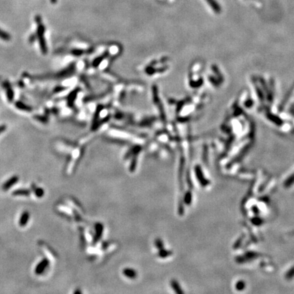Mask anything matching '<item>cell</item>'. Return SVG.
Wrapping results in <instances>:
<instances>
[{
    "mask_svg": "<svg viewBox=\"0 0 294 294\" xmlns=\"http://www.w3.org/2000/svg\"><path fill=\"white\" fill-rule=\"evenodd\" d=\"M36 23L38 24V28H37V35H38V38L39 40V42H40V46L41 48V50L43 53H46V51H47V47H46V44L45 40H44V26L42 24V19L40 16L37 15L36 17Z\"/></svg>",
    "mask_w": 294,
    "mask_h": 294,
    "instance_id": "6da1fadb",
    "label": "cell"
},
{
    "mask_svg": "<svg viewBox=\"0 0 294 294\" xmlns=\"http://www.w3.org/2000/svg\"><path fill=\"white\" fill-rule=\"evenodd\" d=\"M3 87H4L6 92L8 100L9 102H12L14 100V93L13 89L12 88L10 83H9L8 81H5L3 82Z\"/></svg>",
    "mask_w": 294,
    "mask_h": 294,
    "instance_id": "7a4b0ae2",
    "label": "cell"
},
{
    "mask_svg": "<svg viewBox=\"0 0 294 294\" xmlns=\"http://www.w3.org/2000/svg\"><path fill=\"white\" fill-rule=\"evenodd\" d=\"M48 263L49 262H48V260L47 259H44V260H42L36 266V269H35V273H36L37 275H40V274L43 273L46 267L48 266Z\"/></svg>",
    "mask_w": 294,
    "mask_h": 294,
    "instance_id": "3957f363",
    "label": "cell"
},
{
    "mask_svg": "<svg viewBox=\"0 0 294 294\" xmlns=\"http://www.w3.org/2000/svg\"><path fill=\"white\" fill-rule=\"evenodd\" d=\"M19 176H12L11 178H10L5 183H3L2 186L3 190L7 191L10 188H11L14 185L16 184L17 182H18L19 181Z\"/></svg>",
    "mask_w": 294,
    "mask_h": 294,
    "instance_id": "277c9868",
    "label": "cell"
},
{
    "mask_svg": "<svg viewBox=\"0 0 294 294\" xmlns=\"http://www.w3.org/2000/svg\"><path fill=\"white\" fill-rule=\"evenodd\" d=\"M30 215L28 211H25L23 212L22 215H21L20 219H19V225L21 227H25V225H27V223H28L29 220H30Z\"/></svg>",
    "mask_w": 294,
    "mask_h": 294,
    "instance_id": "5b68a950",
    "label": "cell"
},
{
    "mask_svg": "<svg viewBox=\"0 0 294 294\" xmlns=\"http://www.w3.org/2000/svg\"><path fill=\"white\" fill-rule=\"evenodd\" d=\"M15 106L19 109V110L25 111V112H31L32 110V108L30 106L25 104V103L22 102H20V101H18V102L15 103Z\"/></svg>",
    "mask_w": 294,
    "mask_h": 294,
    "instance_id": "8992f818",
    "label": "cell"
},
{
    "mask_svg": "<svg viewBox=\"0 0 294 294\" xmlns=\"http://www.w3.org/2000/svg\"><path fill=\"white\" fill-rule=\"evenodd\" d=\"M12 195L14 196H28L30 195V191L26 189H19L14 191Z\"/></svg>",
    "mask_w": 294,
    "mask_h": 294,
    "instance_id": "52a82bcc",
    "label": "cell"
},
{
    "mask_svg": "<svg viewBox=\"0 0 294 294\" xmlns=\"http://www.w3.org/2000/svg\"><path fill=\"white\" fill-rule=\"evenodd\" d=\"M0 39L4 41H9L11 38L8 33L0 29Z\"/></svg>",
    "mask_w": 294,
    "mask_h": 294,
    "instance_id": "ba28073f",
    "label": "cell"
},
{
    "mask_svg": "<svg viewBox=\"0 0 294 294\" xmlns=\"http://www.w3.org/2000/svg\"><path fill=\"white\" fill-rule=\"evenodd\" d=\"M34 191H35V194H36V196L38 198H42L44 193V190L41 188L35 189Z\"/></svg>",
    "mask_w": 294,
    "mask_h": 294,
    "instance_id": "9c48e42d",
    "label": "cell"
},
{
    "mask_svg": "<svg viewBox=\"0 0 294 294\" xmlns=\"http://www.w3.org/2000/svg\"><path fill=\"white\" fill-rule=\"evenodd\" d=\"M50 1H51V3H55L57 2V0H50Z\"/></svg>",
    "mask_w": 294,
    "mask_h": 294,
    "instance_id": "30bf717a",
    "label": "cell"
}]
</instances>
